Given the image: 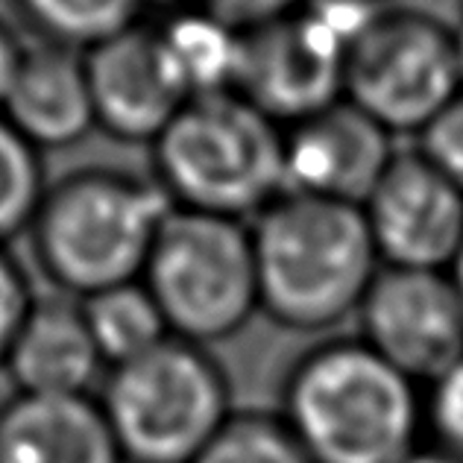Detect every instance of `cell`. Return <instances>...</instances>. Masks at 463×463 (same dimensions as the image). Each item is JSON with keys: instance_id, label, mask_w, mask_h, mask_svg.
I'll return each instance as SVG.
<instances>
[{"instance_id": "obj_1", "label": "cell", "mask_w": 463, "mask_h": 463, "mask_svg": "<svg viewBox=\"0 0 463 463\" xmlns=\"http://www.w3.org/2000/svg\"><path fill=\"white\" fill-rule=\"evenodd\" d=\"M279 413L311 463H405L425 434L422 387L361 337L306 352Z\"/></svg>"}, {"instance_id": "obj_2", "label": "cell", "mask_w": 463, "mask_h": 463, "mask_svg": "<svg viewBox=\"0 0 463 463\" xmlns=\"http://www.w3.org/2000/svg\"><path fill=\"white\" fill-rule=\"evenodd\" d=\"M259 299L276 323L297 332L332 328L361 308L379 276L361 205L288 194L252 229Z\"/></svg>"}, {"instance_id": "obj_3", "label": "cell", "mask_w": 463, "mask_h": 463, "mask_svg": "<svg viewBox=\"0 0 463 463\" xmlns=\"http://www.w3.org/2000/svg\"><path fill=\"white\" fill-rule=\"evenodd\" d=\"M167 212V194L138 176L118 170L65 176L44 191L33 217L39 261L80 299L138 282Z\"/></svg>"}, {"instance_id": "obj_4", "label": "cell", "mask_w": 463, "mask_h": 463, "mask_svg": "<svg viewBox=\"0 0 463 463\" xmlns=\"http://www.w3.org/2000/svg\"><path fill=\"white\" fill-rule=\"evenodd\" d=\"M153 144L162 191L179 209L238 221L288 182L285 136L238 91L191 97Z\"/></svg>"}, {"instance_id": "obj_5", "label": "cell", "mask_w": 463, "mask_h": 463, "mask_svg": "<svg viewBox=\"0 0 463 463\" xmlns=\"http://www.w3.org/2000/svg\"><path fill=\"white\" fill-rule=\"evenodd\" d=\"M97 405L124 463H194L235 411L221 364L179 337L109 370Z\"/></svg>"}, {"instance_id": "obj_6", "label": "cell", "mask_w": 463, "mask_h": 463, "mask_svg": "<svg viewBox=\"0 0 463 463\" xmlns=\"http://www.w3.org/2000/svg\"><path fill=\"white\" fill-rule=\"evenodd\" d=\"M144 285L174 337L197 346L226 340L261 308L252 232L235 217L170 209L153 241Z\"/></svg>"}, {"instance_id": "obj_7", "label": "cell", "mask_w": 463, "mask_h": 463, "mask_svg": "<svg viewBox=\"0 0 463 463\" xmlns=\"http://www.w3.org/2000/svg\"><path fill=\"white\" fill-rule=\"evenodd\" d=\"M460 91L455 33L422 12L382 9L346 47V100L387 132H422Z\"/></svg>"}, {"instance_id": "obj_8", "label": "cell", "mask_w": 463, "mask_h": 463, "mask_svg": "<svg viewBox=\"0 0 463 463\" xmlns=\"http://www.w3.org/2000/svg\"><path fill=\"white\" fill-rule=\"evenodd\" d=\"M346 44L308 9L241 33L232 91L270 120L314 118L344 100Z\"/></svg>"}, {"instance_id": "obj_9", "label": "cell", "mask_w": 463, "mask_h": 463, "mask_svg": "<svg viewBox=\"0 0 463 463\" xmlns=\"http://www.w3.org/2000/svg\"><path fill=\"white\" fill-rule=\"evenodd\" d=\"M361 340L420 387L463 358V297L449 270L387 267L361 308Z\"/></svg>"}, {"instance_id": "obj_10", "label": "cell", "mask_w": 463, "mask_h": 463, "mask_svg": "<svg viewBox=\"0 0 463 463\" xmlns=\"http://www.w3.org/2000/svg\"><path fill=\"white\" fill-rule=\"evenodd\" d=\"M361 209L387 267L452 270L463 247V191L422 150L396 156Z\"/></svg>"}, {"instance_id": "obj_11", "label": "cell", "mask_w": 463, "mask_h": 463, "mask_svg": "<svg viewBox=\"0 0 463 463\" xmlns=\"http://www.w3.org/2000/svg\"><path fill=\"white\" fill-rule=\"evenodd\" d=\"M97 124L118 138L156 141L191 91L162 33L129 27L85 56Z\"/></svg>"}, {"instance_id": "obj_12", "label": "cell", "mask_w": 463, "mask_h": 463, "mask_svg": "<svg viewBox=\"0 0 463 463\" xmlns=\"http://www.w3.org/2000/svg\"><path fill=\"white\" fill-rule=\"evenodd\" d=\"M379 120L346 97L299 120L285 138L288 182L297 194L364 205L396 158Z\"/></svg>"}, {"instance_id": "obj_13", "label": "cell", "mask_w": 463, "mask_h": 463, "mask_svg": "<svg viewBox=\"0 0 463 463\" xmlns=\"http://www.w3.org/2000/svg\"><path fill=\"white\" fill-rule=\"evenodd\" d=\"M0 463H124L91 396L15 393L0 405Z\"/></svg>"}, {"instance_id": "obj_14", "label": "cell", "mask_w": 463, "mask_h": 463, "mask_svg": "<svg viewBox=\"0 0 463 463\" xmlns=\"http://www.w3.org/2000/svg\"><path fill=\"white\" fill-rule=\"evenodd\" d=\"M4 118L33 147H65L80 141L97 124L85 59H77L62 44L24 51Z\"/></svg>"}, {"instance_id": "obj_15", "label": "cell", "mask_w": 463, "mask_h": 463, "mask_svg": "<svg viewBox=\"0 0 463 463\" xmlns=\"http://www.w3.org/2000/svg\"><path fill=\"white\" fill-rule=\"evenodd\" d=\"M4 367L18 393L89 396L106 364L82 317V306L47 299L33 302Z\"/></svg>"}, {"instance_id": "obj_16", "label": "cell", "mask_w": 463, "mask_h": 463, "mask_svg": "<svg viewBox=\"0 0 463 463\" xmlns=\"http://www.w3.org/2000/svg\"><path fill=\"white\" fill-rule=\"evenodd\" d=\"M80 306L106 370L147 355L167 337H174L162 308L156 306L144 282L100 290L94 297H85Z\"/></svg>"}, {"instance_id": "obj_17", "label": "cell", "mask_w": 463, "mask_h": 463, "mask_svg": "<svg viewBox=\"0 0 463 463\" xmlns=\"http://www.w3.org/2000/svg\"><path fill=\"white\" fill-rule=\"evenodd\" d=\"M162 35L176 59L179 74L185 80L191 97L232 91L241 47L238 30L226 27L223 21L205 15L200 9L179 15Z\"/></svg>"}, {"instance_id": "obj_18", "label": "cell", "mask_w": 463, "mask_h": 463, "mask_svg": "<svg viewBox=\"0 0 463 463\" xmlns=\"http://www.w3.org/2000/svg\"><path fill=\"white\" fill-rule=\"evenodd\" d=\"M147 0H21L24 12L42 33L62 47H97L136 27Z\"/></svg>"}, {"instance_id": "obj_19", "label": "cell", "mask_w": 463, "mask_h": 463, "mask_svg": "<svg viewBox=\"0 0 463 463\" xmlns=\"http://www.w3.org/2000/svg\"><path fill=\"white\" fill-rule=\"evenodd\" d=\"M194 463H311L282 413L232 411Z\"/></svg>"}, {"instance_id": "obj_20", "label": "cell", "mask_w": 463, "mask_h": 463, "mask_svg": "<svg viewBox=\"0 0 463 463\" xmlns=\"http://www.w3.org/2000/svg\"><path fill=\"white\" fill-rule=\"evenodd\" d=\"M42 197V165L35 147L6 118H0V241L33 223Z\"/></svg>"}, {"instance_id": "obj_21", "label": "cell", "mask_w": 463, "mask_h": 463, "mask_svg": "<svg viewBox=\"0 0 463 463\" xmlns=\"http://www.w3.org/2000/svg\"><path fill=\"white\" fill-rule=\"evenodd\" d=\"M425 429L434 446L463 458V358L425 387Z\"/></svg>"}, {"instance_id": "obj_22", "label": "cell", "mask_w": 463, "mask_h": 463, "mask_svg": "<svg viewBox=\"0 0 463 463\" xmlns=\"http://www.w3.org/2000/svg\"><path fill=\"white\" fill-rule=\"evenodd\" d=\"M422 153L463 191V91L422 129Z\"/></svg>"}, {"instance_id": "obj_23", "label": "cell", "mask_w": 463, "mask_h": 463, "mask_svg": "<svg viewBox=\"0 0 463 463\" xmlns=\"http://www.w3.org/2000/svg\"><path fill=\"white\" fill-rule=\"evenodd\" d=\"M33 308V297L27 279L18 270V264L0 252V367L9 358V349L15 344L24 320Z\"/></svg>"}, {"instance_id": "obj_24", "label": "cell", "mask_w": 463, "mask_h": 463, "mask_svg": "<svg viewBox=\"0 0 463 463\" xmlns=\"http://www.w3.org/2000/svg\"><path fill=\"white\" fill-rule=\"evenodd\" d=\"M200 9L223 21L226 27L243 33L299 9V0H200Z\"/></svg>"}, {"instance_id": "obj_25", "label": "cell", "mask_w": 463, "mask_h": 463, "mask_svg": "<svg viewBox=\"0 0 463 463\" xmlns=\"http://www.w3.org/2000/svg\"><path fill=\"white\" fill-rule=\"evenodd\" d=\"M21 47L12 39V33L0 24V109L6 103V94L12 89V80H15V71L21 62Z\"/></svg>"}, {"instance_id": "obj_26", "label": "cell", "mask_w": 463, "mask_h": 463, "mask_svg": "<svg viewBox=\"0 0 463 463\" xmlns=\"http://www.w3.org/2000/svg\"><path fill=\"white\" fill-rule=\"evenodd\" d=\"M405 463H463V458L446 452L440 446H420Z\"/></svg>"}, {"instance_id": "obj_27", "label": "cell", "mask_w": 463, "mask_h": 463, "mask_svg": "<svg viewBox=\"0 0 463 463\" xmlns=\"http://www.w3.org/2000/svg\"><path fill=\"white\" fill-rule=\"evenodd\" d=\"M452 279H455V285H458V290H460V297H463V247H460V252H458V259H455V264H452Z\"/></svg>"}, {"instance_id": "obj_28", "label": "cell", "mask_w": 463, "mask_h": 463, "mask_svg": "<svg viewBox=\"0 0 463 463\" xmlns=\"http://www.w3.org/2000/svg\"><path fill=\"white\" fill-rule=\"evenodd\" d=\"M455 53H458V71H460V85H463V27L455 33Z\"/></svg>"}]
</instances>
